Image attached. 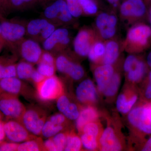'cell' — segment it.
I'll use <instances>...</instances> for the list:
<instances>
[{
  "label": "cell",
  "instance_id": "cell-1",
  "mask_svg": "<svg viewBox=\"0 0 151 151\" xmlns=\"http://www.w3.org/2000/svg\"><path fill=\"white\" fill-rule=\"evenodd\" d=\"M5 18L0 16L1 35L6 47L15 52L18 44L26 35L27 22L21 19H8Z\"/></svg>",
  "mask_w": 151,
  "mask_h": 151
},
{
  "label": "cell",
  "instance_id": "cell-2",
  "mask_svg": "<svg viewBox=\"0 0 151 151\" xmlns=\"http://www.w3.org/2000/svg\"><path fill=\"white\" fill-rule=\"evenodd\" d=\"M35 86L37 97L44 102L57 100L64 94L62 81L55 75L46 77Z\"/></svg>",
  "mask_w": 151,
  "mask_h": 151
},
{
  "label": "cell",
  "instance_id": "cell-3",
  "mask_svg": "<svg viewBox=\"0 0 151 151\" xmlns=\"http://www.w3.org/2000/svg\"><path fill=\"white\" fill-rule=\"evenodd\" d=\"M42 17L57 27L70 23L73 17L64 0H57L47 7Z\"/></svg>",
  "mask_w": 151,
  "mask_h": 151
},
{
  "label": "cell",
  "instance_id": "cell-4",
  "mask_svg": "<svg viewBox=\"0 0 151 151\" xmlns=\"http://www.w3.org/2000/svg\"><path fill=\"white\" fill-rule=\"evenodd\" d=\"M46 113L39 108L31 107L26 108L20 122L32 135L41 136V132L47 119Z\"/></svg>",
  "mask_w": 151,
  "mask_h": 151
},
{
  "label": "cell",
  "instance_id": "cell-5",
  "mask_svg": "<svg viewBox=\"0 0 151 151\" xmlns=\"http://www.w3.org/2000/svg\"><path fill=\"white\" fill-rule=\"evenodd\" d=\"M56 26L46 19H35L27 22L26 35L38 43H42L57 28Z\"/></svg>",
  "mask_w": 151,
  "mask_h": 151
},
{
  "label": "cell",
  "instance_id": "cell-6",
  "mask_svg": "<svg viewBox=\"0 0 151 151\" xmlns=\"http://www.w3.org/2000/svg\"><path fill=\"white\" fill-rule=\"evenodd\" d=\"M55 67L59 73L67 76L74 81L80 80L85 73L82 66L74 62L68 56L66 50L55 56Z\"/></svg>",
  "mask_w": 151,
  "mask_h": 151
},
{
  "label": "cell",
  "instance_id": "cell-7",
  "mask_svg": "<svg viewBox=\"0 0 151 151\" xmlns=\"http://www.w3.org/2000/svg\"><path fill=\"white\" fill-rule=\"evenodd\" d=\"M18 97L0 94V112L9 120L20 122L26 108Z\"/></svg>",
  "mask_w": 151,
  "mask_h": 151
},
{
  "label": "cell",
  "instance_id": "cell-8",
  "mask_svg": "<svg viewBox=\"0 0 151 151\" xmlns=\"http://www.w3.org/2000/svg\"><path fill=\"white\" fill-rule=\"evenodd\" d=\"M70 42L68 30L59 28H56L42 44L44 50L50 52L56 56L65 50Z\"/></svg>",
  "mask_w": 151,
  "mask_h": 151
},
{
  "label": "cell",
  "instance_id": "cell-9",
  "mask_svg": "<svg viewBox=\"0 0 151 151\" xmlns=\"http://www.w3.org/2000/svg\"><path fill=\"white\" fill-rule=\"evenodd\" d=\"M43 50L37 42L24 37L18 44L15 52L19 55L23 60L35 65L39 63Z\"/></svg>",
  "mask_w": 151,
  "mask_h": 151
},
{
  "label": "cell",
  "instance_id": "cell-10",
  "mask_svg": "<svg viewBox=\"0 0 151 151\" xmlns=\"http://www.w3.org/2000/svg\"><path fill=\"white\" fill-rule=\"evenodd\" d=\"M130 124L141 132L151 134V108L146 105L132 109L128 116Z\"/></svg>",
  "mask_w": 151,
  "mask_h": 151
},
{
  "label": "cell",
  "instance_id": "cell-11",
  "mask_svg": "<svg viewBox=\"0 0 151 151\" xmlns=\"http://www.w3.org/2000/svg\"><path fill=\"white\" fill-rule=\"evenodd\" d=\"M6 137L12 142L19 143L37 137L30 133L19 122L15 120H8L4 122Z\"/></svg>",
  "mask_w": 151,
  "mask_h": 151
},
{
  "label": "cell",
  "instance_id": "cell-12",
  "mask_svg": "<svg viewBox=\"0 0 151 151\" xmlns=\"http://www.w3.org/2000/svg\"><path fill=\"white\" fill-rule=\"evenodd\" d=\"M151 37V27L143 24L136 25L129 29L127 42L133 47L142 49L148 44Z\"/></svg>",
  "mask_w": 151,
  "mask_h": 151
},
{
  "label": "cell",
  "instance_id": "cell-13",
  "mask_svg": "<svg viewBox=\"0 0 151 151\" xmlns=\"http://www.w3.org/2000/svg\"><path fill=\"white\" fill-rule=\"evenodd\" d=\"M29 89L23 80L17 77L4 78L0 80V94L28 95Z\"/></svg>",
  "mask_w": 151,
  "mask_h": 151
},
{
  "label": "cell",
  "instance_id": "cell-14",
  "mask_svg": "<svg viewBox=\"0 0 151 151\" xmlns=\"http://www.w3.org/2000/svg\"><path fill=\"white\" fill-rule=\"evenodd\" d=\"M75 94L78 102L83 104L93 103L97 99V89L93 81L89 79H85L78 84Z\"/></svg>",
  "mask_w": 151,
  "mask_h": 151
},
{
  "label": "cell",
  "instance_id": "cell-15",
  "mask_svg": "<svg viewBox=\"0 0 151 151\" xmlns=\"http://www.w3.org/2000/svg\"><path fill=\"white\" fill-rule=\"evenodd\" d=\"M91 31L87 29H80L73 41V48L76 54L78 56L86 57L93 44Z\"/></svg>",
  "mask_w": 151,
  "mask_h": 151
},
{
  "label": "cell",
  "instance_id": "cell-16",
  "mask_svg": "<svg viewBox=\"0 0 151 151\" xmlns=\"http://www.w3.org/2000/svg\"><path fill=\"white\" fill-rule=\"evenodd\" d=\"M99 142L101 151H118L122 150L121 142L111 127H107L103 131Z\"/></svg>",
  "mask_w": 151,
  "mask_h": 151
},
{
  "label": "cell",
  "instance_id": "cell-17",
  "mask_svg": "<svg viewBox=\"0 0 151 151\" xmlns=\"http://www.w3.org/2000/svg\"><path fill=\"white\" fill-rule=\"evenodd\" d=\"M56 106L60 113L63 114L68 119L76 120L79 116L80 111L78 106L71 102L64 93L57 99Z\"/></svg>",
  "mask_w": 151,
  "mask_h": 151
},
{
  "label": "cell",
  "instance_id": "cell-18",
  "mask_svg": "<svg viewBox=\"0 0 151 151\" xmlns=\"http://www.w3.org/2000/svg\"><path fill=\"white\" fill-rule=\"evenodd\" d=\"M120 11L123 16L139 18L145 14L146 8L142 0H127L122 4Z\"/></svg>",
  "mask_w": 151,
  "mask_h": 151
},
{
  "label": "cell",
  "instance_id": "cell-19",
  "mask_svg": "<svg viewBox=\"0 0 151 151\" xmlns=\"http://www.w3.org/2000/svg\"><path fill=\"white\" fill-rule=\"evenodd\" d=\"M114 73L112 65L103 64L96 68L94 71V76L99 92L102 93L111 81Z\"/></svg>",
  "mask_w": 151,
  "mask_h": 151
},
{
  "label": "cell",
  "instance_id": "cell-20",
  "mask_svg": "<svg viewBox=\"0 0 151 151\" xmlns=\"http://www.w3.org/2000/svg\"><path fill=\"white\" fill-rule=\"evenodd\" d=\"M98 117L97 110L91 106H87L81 109L79 116L76 121V129L79 133L83 127L90 122H95Z\"/></svg>",
  "mask_w": 151,
  "mask_h": 151
},
{
  "label": "cell",
  "instance_id": "cell-21",
  "mask_svg": "<svg viewBox=\"0 0 151 151\" xmlns=\"http://www.w3.org/2000/svg\"><path fill=\"white\" fill-rule=\"evenodd\" d=\"M13 77H17L16 64L14 58L0 57V80Z\"/></svg>",
  "mask_w": 151,
  "mask_h": 151
},
{
  "label": "cell",
  "instance_id": "cell-22",
  "mask_svg": "<svg viewBox=\"0 0 151 151\" xmlns=\"http://www.w3.org/2000/svg\"><path fill=\"white\" fill-rule=\"evenodd\" d=\"M138 99L137 95L133 94L129 97L126 94H119L116 101V107L119 112L124 114L129 113Z\"/></svg>",
  "mask_w": 151,
  "mask_h": 151
},
{
  "label": "cell",
  "instance_id": "cell-23",
  "mask_svg": "<svg viewBox=\"0 0 151 151\" xmlns=\"http://www.w3.org/2000/svg\"><path fill=\"white\" fill-rule=\"evenodd\" d=\"M105 45V52L103 57V64L112 65L119 56V45L116 41H110Z\"/></svg>",
  "mask_w": 151,
  "mask_h": 151
},
{
  "label": "cell",
  "instance_id": "cell-24",
  "mask_svg": "<svg viewBox=\"0 0 151 151\" xmlns=\"http://www.w3.org/2000/svg\"><path fill=\"white\" fill-rule=\"evenodd\" d=\"M35 69L33 64L22 60L16 64L17 77L23 81H30Z\"/></svg>",
  "mask_w": 151,
  "mask_h": 151
},
{
  "label": "cell",
  "instance_id": "cell-25",
  "mask_svg": "<svg viewBox=\"0 0 151 151\" xmlns=\"http://www.w3.org/2000/svg\"><path fill=\"white\" fill-rule=\"evenodd\" d=\"M146 69L145 63L138 59L131 70L127 73L128 79L132 82H139L145 75Z\"/></svg>",
  "mask_w": 151,
  "mask_h": 151
},
{
  "label": "cell",
  "instance_id": "cell-26",
  "mask_svg": "<svg viewBox=\"0 0 151 151\" xmlns=\"http://www.w3.org/2000/svg\"><path fill=\"white\" fill-rule=\"evenodd\" d=\"M17 151H45L44 142L38 137L19 144Z\"/></svg>",
  "mask_w": 151,
  "mask_h": 151
},
{
  "label": "cell",
  "instance_id": "cell-27",
  "mask_svg": "<svg viewBox=\"0 0 151 151\" xmlns=\"http://www.w3.org/2000/svg\"><path fill=\"white\" fill-rule=\"evenodd\" d=\"M117 19L114 15H110L103 13L97 16L96 20V25L99 30L104 29L116 28Z\"/></svg>",
  "mask_w": 151,
  "mask_h": 151
},
{
  "label": "cell",
  "instance_id": "cell-28",
  "mask_svg": "<svg viewBox=\"0 0 151 151\" xmlns=\"http://www.w3.org/2000/svg\"><path fill=\"white\" fill-rule=\"evenodd\" d=\"M65 127L63 125L50 122L47 119L42 130L41 136L47 139L52 137L60 132H63Z\"/></svg>",
  "mask_w": 151,
  "mask_h": 151
},
{
  "label": "cell",
  "instance_id": "cell-29",
  "mask_svg": "<svg viewBox=\"0 0 151 151\" xmlns=\"http://www.w3.org/2000/svg\"><path fill=\"white\" fill-rule=\"evenodd\" d=\"M121 80L119 74L114 73L111 81L102 92L105 97H113L116 94L121 84Z\"/></svg>",
  "mask_w": 151,
  "mask_h": 151
},
{
  "label": "cell",
  "instance_id": "cell-30",
  "mask_svg": "<svg viewBox=\"0 0 151 151\" xmlns=\"http://www.w3.org/2000/svg\"><path fill=\"white\" fill-rule=\"evenodd\" d=\"M105 50V45L102 42H97L93 44L87 55L89 60L92 62H96L100 58H103Z\"/></svg>",
  "mask_w": 151,
  "mask_h": 151
},
{
  "label": "cell",
  "instance_id": "cell-31",
  "mask_svg": "<svg viewBox=\"0 0 151 151\" xmlns=\"http://www.w3.org/2000/svg\"><path fill=\"white\" fill-rule=\"evenodd\" d=\"M82 147L80 137L73 132L67 133V141L64 151H80Z\"/></svg>",
  "mask_w": 151,
  "mask_h": 151
},
{
  "label": "cell",
  "instance_id": "cell-32",
  "mask_svg": "<svg viewBox=\"0 0 151 151\" xmlns=\"http://www.w3.org/2000/svg\"><path fill=\"white\" fill-rule=\"evenodd\" d=\"M80 138L82 147L86 150L93 151L97 149L98 145L97 137L86 133H81Z\"/></svg>",
  "mask_w": 151,
  "mask_h": 151
},
{
  "label": "cell",
  "instance_id": "cell-33",
  "mask_svg": "<svg viewBox=\"0 0 151 151\" xmlns=\"http://www.w3.org/2000/svg\"><path fill=\"white\" fill-rule=\"evenodd\" d=\"M65 1L73 17H78L83 14L81 0H66Z\"/></svg>",
  "mask_w": 151,
  "mask_h": 151
},
{
  "label": "cell",
  "instance_id": "cell-34",
  "mask_svg": "<svg viewBox=\"0 0 151 151\" xmlns=\"http://www.w3.org/2000/svg\"><path fill=\"white\" fill-rule=\"evenodd\" d=\"M37 65V70L45 77H50L55 75L56 70L55 65H52L42 61H40Z\"/></svg>",
  "mask_w": 151,
  "mask_h": 151
},
{
  "label": "cell",
  "instance_id": "cell-35",
  "mask_svg": "<svg viewBox=\"0 0 151 151\" xmlns=\"http://www.w3.org/2000/svg\"><path fill=\"white\" fill-rule=\"evenodd\" d=\"M67 133L60 132L51 137L56 147L57 151H64L67 141Z\"/></svg>",
  "mask_w": 151,
  "mask_h": 151
},
{
  "label": "cell",
  "instance_id": "cell-36",
  "mask_svg": "<svg viewBox=\"0 0 151 151\" xmlns=\"http://www.w3.org/2000/svg\"><path fill=\"white\" fill-rule=\"evenodd\" d=\"M11 9L22 10L31 6L38 0H10Z\"/></svg>",
  "mask_w": 151,
  "mask_h": 151
},
{
  "label": "cell",
  "instance_id": "cell-37",
  "mask_svg": "<svg viewBox=\"0 0 151 151\" xmlns=\"http://www.w3.org/2000/svg\"><path fill=\"white\" fill-rule=\"evenodd\" d=\"M81 3L83 14L92 15L97 12V6L93 0H81Z\"/></svg>",
  "mask_w": 151,
  "mask_h": 151
},
{
  "label": "cell",
  "instance_id": "cell-38",
  "mask_svg": "<svg viewBox=\"0 0 151 151\" xmlns=\"http://www.w3.org/2000/svg\"><path fill=\"white\" fill-rule=\"evenodd\" d=\"M80 133H86L98 138L100 134V127L95 122H90L83 127Z\"/></svg>",
  "mask_w": 151,
  "mask_h": 151
},
{
  "label": "cell",
  "instance_id": "cell-39",
  "mask_svg": "<svg viewBox=\"0 0 151 151\" xmlns=\"http://www.w3.org/2000/svg\"><path fill=\"white\" fill-rule=\"evenodd\" d=\"M11 11L10 0H0V16L6 17Z\"/></svg>",
  "mask_w": 151,
  "mask_h": 151
},
{
  "label": "cell",
  "instance_id": "cell-40",
  "mask_svg": "<svg viewBox=\"0 0 151 151\" xmlns=\"http://www.w3.org/2000/svg\"><path fill=\"white\" fill-rule=\"evenodd\" d=\"M47 119L51 122L65 126L68 119L63 114L60 113H55Z\"/></svg>",
  "mask_w": 151,
  "mask_h": 151
},
{
  "label": "cell",
  "instance_id": "cell-41",
  "mask_svg": "<svg viewBox=\"0 0 151 151\" xmlns=\"http://www.w3.org/2000/svg\"><path fill=\"white\" fill-rule=\"evenodd\" d=\"M40 61L55 65V55L50 52L44 50Z\"/></svg>",
  "mask_w": 151,
  "mask_h": 151
},
{
  "label": "cell",
  "instance_id": "cell-42",
  "mask_svg": "<svg viewBox=\"0 0 151 151\" xmlns=\"http://www.w3.org/2000/svg\"><path fill=\"white\" fill-rule=\"evenodd\" d=\"M19 144L12 142H4L0 144V151H17Z\"/></svg>",
  "mask_w": 151,
  "mask_h": 151
},
{
  "label": "cell",
  "instance_id": "cell-43",
  "mask_svg": "<svg viewBox=\"0 0 151 151\" xmlns=\"http://www.w3.org/2000/svg\"><path fill=\"white\" fill-rule=\"evenodd\" d=\"M138 58L134 55H129L126 58L124 65V69L125 72L128 73Z\"/></svg>",
  "mask_w": 151,
  "mask_h": 151
},
{
  "label": "cell",
  "instance_id": "cell-44",
  "mask_svg": "<svg viewBox=\"0 0 151 151\" xmlns=\"http://www.w3.org/2000/svg\"><path fill=\"white\" fill-rule=\"evenodd\" d=\"M99 31L101 37L105 39L113 37L115 35L116 32V28L104 29Z\"/></svg>",
  "mask_w": 151,
  "mask_h": 151
},
{
  "label": "cell",
  "instance_id": "cell-45",
  "mask_svg": "<svg viewBox=\"0 0 151 151\" xmlns=\"http://www.w3.org/2000/svg\"><path fill=\"white\" fill-rule=\"evenodd\" d=\"M45 78L46 77H45L43 75H42L36 69H35L34 70L32 74L30 81L33 82L34 84L36 85L42 82L45 79Z\"/></svg>",
  "mask_w": 151,
  "mask_h": 151
},
{
  "label": "cell",
  "instance_id": "cell-46",
  "mask_svg": "<svg viewBox=\"0 0 151 151\" xmlns=\"http://www.w3.org/2000/svg\"><path fill=\"white\" fill-rule=\"evenodd\" d=\"M44 146L45 151H57V149L51 138H47L44 142Z\"/></svg>",
  "mask_w": 151,
  "mask_h": 151
},
{
  "label": "cell",
  "instance_id": "cell-47",
  "mask_svg": "<svg viewBox=\"0 0 151 151\" xmlns=\"http://www.w3.org/2000/svg\"><path fill=\"white\" fill-rule=\"evenodd\" d=\"M4 122L3 120L0 121V144L4 142L6 138L4 128Z\"/></svg>",
  "mask_w": 151,
  "mask_h": 151
},
{
  "label": "cell",
  "instance_id": "cell-48",
  "mask_svg": "<svg viewBox=\"0 0 151 151\" xmlns=\"http://www.w3.org/2000/svg\"><path fill=\"white\" fill-rule=\"evenodd\" d=\"M142 150V151H151V137L146 142Z\"/></svg>",
  "mask_w": 151,
  "mask_h": 151
},
{
  "label": "cell",
  "instance_id": "cell-49",
  "mask_svg": "<svg viewBox=\"0 0 151 151\" xmlns=\"http://www.w3.org/2000/svg\"><path fill=\"white\" fill-rule=\"evenodd\" d=\"M145 96L147 99H151V82H150L146 89Z\"/></svg>",
  "mask_w": 151,
  "mask_h": 151
},
{
  "label": "cell",
  "instance_id": "cell-50",
  "mask_svg": "<svg viewBox=\"0 0 151 151\" xmlns=\"http://www.w3.org/2000/svg\"><path fill=\"white\" fill-rule=\"evenodd\" d=\"M5 47H6L5 42L1 35H0V52Z\"/></svg>",
  "mask_w": 151,
  "mask_h": 151
},
{
  "label": "cell",
  "instance_id": "cell-51",
  "mask_svg": "<svg viewBox=\"0 0 151 151\" xmlns=\"http://www.w3.org/2000/svg\"><path fill=\"white\" fill-rule=\"evenodd\" d=\"M147 62L148 65L151 68V51L149 53L147 57Z\"/></svg>",
  "mask_w": 151,
  "mask_h": 151
},
{
  "label": "cell",
  "instance_id": "cell-52",
  "mask_svg": "<svg viewBox=\"0 0 151 151\" xmlns=\"http://www.w3.org/2000/svg\"><path fill=\"white\" fill-rule=\"evenodd\" d=\"M108 1L109 2L111 3V4H117V2H118L119 0H108Z\"/></svg>",
  "mask_w": 151,
  "mask_h": 151
},
{
  "label": "cell",
  "instance_id": "cell-53",
  "mask_svg": "<svg viewBox=\"0 0 151 151\" xmlns=\"http://www.w3.org/2000/svg\"><path fill=\"white\" fill-rule=\"evenodd\" d=\"M4 115L2 114V113L0 112V121H1V120H3V118H4Z\"/></svg>",
  "mask_w": 151,
  "mask_h": 151
},
{
  "label": "cell",
  "instance_id": "cell-54",
  "mask_svg": "<svg viewBox=\"0 0 151 151\" xmlns=\"http://www.w3.org/2000/svg\"><path fill=\"white\" fill-rule=\"evenodd\" d=\"M149 78L150 82H151V70L149 73Z\"/></svg>",
  "mask_w": 151,
  "mask_h": 151
},
{
  "label": "cell",
  "instance_id": "cell-55",
  "mask_svg": "<svg viewBox=\"0 0 151 151\" xmlns=\"http://www.w3.org/2000/svg\"><path fill=\"white\" fill-rule=\"evenodd\" d=\"M150 23L151 27V9L150 11Z\"/></svg>",
  "mask_w": 151,
  "mask_h": 151
},
{
  "label": "cell",
  "instance_id": "cell-56",
  "mask_svg": "<svg viewBox=\"0 0 151 151\" xmlns=\"http://www.w3.org/2000/svg\"><path fill=\"white\" fill-rule=\"evenodd\" d=\"M147 105L150 108H151V103H149V104H147Z\"/></svg>",
  "mask_w": 151,
  "mask_h": 151
},
{
  "label": "cell",
  "instance_id": "cell-57",
  "mask_svg": "<svg viewBox=\"0 0 151 151\" xmlns=\"http://www.w3.org/2000/svg\"><path fill=\"white\" fill-rule=\"evenodd\" d=\"M0 35H1V23H0Z\"/></svg>",
  "mask_w": 151,
  "mask_h": 151
}]
</instances>
